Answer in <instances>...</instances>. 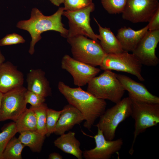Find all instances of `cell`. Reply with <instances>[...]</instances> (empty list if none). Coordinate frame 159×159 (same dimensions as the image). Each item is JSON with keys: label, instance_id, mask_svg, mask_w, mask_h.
<instances>
[{"label": "cell", "instance_id": "28", "mask_svg": "<svg viewBox=\"0 0 159 159\" xmlns=\"http://www.w3.org/2000/svg\"><path fill=\"white\" fill-rule=\"evenodd\" d=\"M92 3V0H64V11H74L84 8Z\"/></svg>", "mask_w": 159, "mask_h": 159}, {"label": "cell", "instance_id": "5", "mask_svg": "<svg viewBox=\"0 0 159 159\" xmlns=\"http://www.w3.org/2000/svg\"><path fill=\"white\" fill-rule=\"evenodd\" d=\"M132 112L130 99L129 97L124 98L113 107L105 110L95 126L102 131L106 140H113L118 126L130 116Z\"/></svg>", "mask_w": 159, "mask_h": 159}, {"label": "cell", "instance_id": "7", "mask_svg": "<svg viewBox=\"0 0 159 159\" xmlns=\"http://www.w3.org/2000/svg\"><path fill=\"white\" fill-rule=\"evenodd\" d=\"M142 65L132 53L124 51L117 54H106L99 66L101 70L124 72L144 81L145 80L141 74Z\"/></svg>", "mask_w": 159, "mask_h": 159}, {"label": "cell", "instance_id": "32", "mask_svg": "<svg viewBox=\"0 0 159 159\" xmlns=\"http://www.w3.org/2000/svg\"><path fill=\"white\" fill-rule=\"evenodd\" d=\"M62 156L59 153L53 152L50 154L49 155V159H62Z\"/></svg>", "mask_w": 159, "mask_h": 159}, {"label": "cell", "instance_id": "16", "mask_svg": "<svg viewBox=\"0 0 159 159\" xmlns=\"http://www.w3.org/2000/svg\"><path fill=\"white\" fill-rule=\"evenodd\" d=\"M62 110L54 133L57 135L65 133L75 125L79 124L85 120L81 112L70 104L65 106Z\"/></svg>", "mask_w": 159, "mask_h": 159}, {"label": "cell", "instance_id": "22", "mask_svg": "<svg viewBox=\"0 0 159 159\" xmlns=\"http://www.w3.org/2000/svg\"><path fill=\"white\" fill-rule=\"evenodd\" d=\"M15 122L17 132L26 131H36V118L33 110L26 108Z\"/></svg>", "mask_w": 159, "mask_h": 159}, {"label": "cell", "instance_id": "35", "mask_svg": "<svg viewBox=\"0 0 159 159\" xmlns=\"http://www.w3.org/2000/svg\"><path fill=\"white\" fill-rule=\"evenodd\" d=\"M3 93L1 92L0 91V107H1V100L2 99V97L3 96Z\"/></svg>", "mask_w": 159, "mask_h": 159}, {"label": "cell", "instance_id": "26", "mask_svg": "<svg viewBox=\"0 0 159 159\" xmlns=\"http://www.w3.org/2000/svg\"><path fill=\"white\" fill-rule=\"evenodd\" d=\"M127 0H101L105 9L109 14L122 13Z\"/></svg>", "mask_w": 159, "mask_h": 159}, {"label": "cell", "instance_id": "23", "mask_svg": "<svg viewBox=\"0 0 159 159\" xmlns=\"http://www.w3.org/2000/svg\"><path fill=\"white\" fill-rule=\"evenodd\" d=\"M25 147L18 138H12L6 145L2 154V159H21V153Z\"/></svg>", "mask_w": 159, "mask_h": 159}, {"label": "cell", "instance_id": "19", "mask_svg": "<svg viewBox=\"0 0 159 159\" xmlns=\"http://www.w3.org/2000/svg\"><path fill=\"white\" fill-rule=\"evenodd\" d=\"M94 19L99 28V34L97 35V39L100 40V44L106 54H117L124 51L110 29L102 27L95 18Z\"/></svg>", "mask_w": 159, "mask_h": 159}, {"label": "cell", "instance_id": "14", "mask_svg": "<svg viewBox=\"0 0 159 159\" xmlns=\"http://www.w3.org/2000/svg\"><path fill=\"white\" fill-rule=\"evenodd\" d=\"M24 74L17 67L7 61L0 64V91L3 93L23 86Z\"/></svg>", "mask_w": 159, "mask_h": 159}, {"label": "cell", "instance_id": "21", "mask_svg": "<svg viewBox=\"0 0 159 159\" xmlns=\"http://www.w3.org/2000/svg\"><path fill=\"white\" fill-rule=\"evenodd\" d=\"M18 138L24 146L34 152L40 153L45 138L36 131H26L20 132Z\"/></svg>", "mask_w": 159, "mask_h": 159}, {"label": "cell", "instance_id": "25", "mask_svg": "<svg viewBox=\"0 0 159 159\" xmlns=\"http://www.w3.org/2000/svg\"><path fill=\"white\" fill-rule=\"evenodd\" d=\"M17 132L15 122L9 124L0 133V159H2V154L8 143Z\"/></svg>", "mask_w": 159, "mask_h": 159}, {"label": "cell", "instance_id": "1", "mask_svg": "<svg viewBox=\"0 0 159 159\" xmlns=\"http://www.w3.org/2000/svg\"><path fill=\"white\" fill-rule=\"evenodd\" d=\"M60 92L70 104L78 110L83 115L84 127L90 130L96 120L106 110L105 100L98 98L80 87L72 88L60 81L58 85Z\"/></svg>", "mask_w": 159, "mask_h": 159}, {"label": "cell", "instance_id": "8", "mask_svg": "<svg viewBox=\"0 0 159 159\" xmlns=\"http://www.w3.org/2000/svg\"><path fill=\"white\" fill-rule=\"evenodd\" d=\"M95 9L92 3L88 6L74 11H64L62 15L68 19L69 29L67 38L78 35H83L96 41L97 34H95L90 24V16Z\"/></svg>", "mask_w": 159, "mask_h": 159}, {"label": "cell", "instance_id": "6", "mask_svg": "<svg viewBox=\"0 0 159 159\" xmlns=\"http://www.w3.org/2000/svg\"><path fill=\"white\" fill-rule=\"evenodd\" d=\"M74 59L91 65L100 66L106 54L98 41L83 35L67 38Z\"/></svg>", "mask_w": 159, "mask_h": 159}, {"label": "cell", "instance_id": "30", "mask_svg": "<svg viewBox=\"0 0 159 159\" xmlns=\"http://www.w3.org/2000/svg\"><path fill=\"white\" fill-rule=\"evenodd\" d=\"M25 42V40L20 35L13 33L8 34L0 40V46L11 45Z\"/></svg>", "mask_w": 159, "mask_h": 159}, {"label": "cell", "instance_id": "4", "mask_svg": "<svg viewBox=\"0 0 159 159\" xmlns=\"http://www.w3.org/2000/svg\"><path fill=\"white\" fill-rule=\"evenodd\" d=\"M132 102L131 116L135 120V130L132 145L129 153L132 155L134 145L138 136L150 127L159 123V104L141 101L130 96Z\"/></svg>", "mask_w": 159, "mask_h": 159}, {"label": "cell", "instance_id": "34", "mask_svg": "<svg viewBox=\"0 0 159 159\" xmlns=\"http://www.w3.org/2000/svg\"><path fill=\"white\" fill-rule=\"evenodd\" d=\"M5 60V57L2 54L0 49V64L4 62Z\"/></svg>", "mask_w": 159, "mask_h": 159}, {"label": "cell", "instance_id": "15", "mask_svg": "<svg viewBox=\"0 0 159 159\" xmlns=\"http://www.w3.org/2000/svg\"><path fill=\"white\" fill-rule=\"evenodd\" d=\"M116 76L125 91L128 92V96L141 101L159 104V97L150 93L143 84L125 75L116 74Z\"/></svg>", "mask_w": 159, "mask_h": 159}, {"label": "cell", "instance_id": "11", "mask_svg": "<svg viewBox=\"0 0 159 159\" xmlns=\"http://www.w3.org/2000/svg\"><path fill=\"white\" fill-rule=\"evenodd\" d=\"M61 67L62 69L71 75L74 85L78 87L88 84L101 70L100 68L77 60L67 54L62 59Z\"/></svg>", "mask_w": 159, "mask_h": 159}, {"label": "cell", "instance_id": "24", "mask_svg": "<svg viewBox=\"0 0 159 159\" xmlns=\"http://www.w3.org/2000/svg\"><path fill=\"white\" fill-rule=\"evenodd\" d=\"M31 107L33 110L36 117L37 122L36 131L44 136L47 133L46 128V111L48 108L44 103L36 107Z\"/></svg>", "mask_w": 159, "mask_h": 159}, {"label": "cell", "instance_id": "29", "mask_svg": "<svg viewBox=\"0 0 159 159\" xmlns=\"http://www.w3.org/2000/svg\"><path fill=\"white\" fill-rule=\"evenodd\" d=\"M25 98L27 104L29 103L31 107H38L44 103L45 97L27 90L25 94Z\"/></svg>", "mask_w": 159, "mask_h": 159}, {"label": "cell", "instance_id": "12", "mask_svg": "<svg viewBox=\"0 0 159 159\" xmlns=\"http://www.w3.org/2000/svg\"><path fill=\"white\" fill-rule=\"evenodd\" d=\"M159 42V29L148 31L132 52L142 65L156 66L159 59L155 54V49Z\"/></svg>", "mask_w": 159, "mask_h": 159}, {"label": "cell", "instance_id": "10", "mask_svg": "<svg viewBox=\"0 0 159 159\" xmlns=\"http://www.w3.org/2000/svg\"><path fill=\"white\" fill-rule=\"evenodd\" d=\"M159 9L158 0H127L122 17L134 23L149 22Z\"/></svg>", "mask_w": 159, "mask_h": 159}, {"label": "cell", "instance_id": "31", "mask_svg": "<svg viewBox=\"0 0 159 159\" xmlns=\"http://www.w3.org/2000/svg\"><path fill=\"white\" fill-rule=\"evenodd\" d=\"M148 22L147 25L148 31H153L159 29V9Z\"/></svg>", "mask_w": 159, "mask_h": 159}, {"label": "cell", "instance_id": "18", "mask_svg": "<svg viewBox=\"0 0 159 159\" xmlns=\"http://www.w3.org/2000/svg\"><path fill=\"white\" fill-rule=\"evenodd\" d=\"M148 31L147 25L137 31L125 26L118 30L116 37L124 51L132 52Z\"/></svg>", "mask_w": 159, "mask_h": 159}, {"label": "cell", "instance_id": "27", "mask_svg": "<svg viewBox=\"0 0 159 159\" xmlns=\"http://www.w3.org/2000/svg\"><path fill=\"white\" fill-rule=\"evenodd\" d=\"M62 110L56 111L47 108L46 111V136L49 137L54 133L55 127Z\"/></svg>", "mask_w": 159, "mask_h": 159}, {"label": "cell", "instance_id": "20", "mask_svg": "<svg viewBox=\"0 0 159 159\" xmlns=\"http://www.w3.org/2000/svg\"><path fill=\"white\" fill-rule=\"evenodd\" d=\"M75 135V133L72 131L61 135L54 140V144L65 153L72 155L78 159H82L83 151L80 148V143Z\"/></svg>", "mask_w": 159, "mask_h": 159}, {"label": "cell", "instance_id": "33", "mask_svg": "<svg viewBox=\"0 0 159 159\" xmlns=\"http://www.w3.org/2000/svg\"><path fill=\"white\" fill-rule=\"evenodd\" d=\"M50 2L54 5L59 6L62 3H64V0H49Z\"/></svg>", "mask_w": 159, "mask_h": 159}, {"label": "cell", "instance_id": "2", "mask_svg": "<svg viewBox=\"0 0 159 159\" xmlns=\"http://www.w3.org/2000/svg\"><path fill=\"white\" fill-rule=\"evenodd\" d=\"M64 11V7H60L53 14L46 16L43 15L38 9H32L30 18L27 20L19 21L16 27L27 31L30 34L32 40L29 53L33 54L36 43L42 38L41 34L44 32L53 30L59 32L63 37L67 38L68 31L64 27L62 22V16Z\"/></svg>", "mask_w": 159, "mask_h": 159}, {"label": "cell", "instance_id": "9", "mask_svg": "<svg viewBox=\"0 0 159 159\" xmlns=\"http://www.w3.org/2000/svg\"><path fill=\"white\" fill-rule=\"evenodd\" d=\"M23 86L3 93L0 110V121L11 120L15 122L27 108Z\"/></svg>", "mask_w": 159, "mask_h": 159}, {"label": "cell", "instance_id": "17", "mask_svg": "<svg viewBox=\"0 0 159 159\" xmlns=\"http://www.w3.org/2000/svg\"><path fill=\"white\" fill-rule=\"evenodd\" d=\"M26 81L28 90L45 98L51 95L49 82L41 69L30 70L27 74Z\"/></svg>", "mask_w": 159, "mask_h": 159}, {"label": "cell", "instance_id": "13", "mask_svg": "<svg viewBox=\"0 0 159 159\" xmlns=\"http://www.w3.org/2000/svg\"><path fill=\"white\" fill-rule=\"evenodd\" d=\"M97 135L93 136L96 146L93 149L83 151V157L86 159H109L121 148L123 139L108 140L105 138L102 131L97 128Z\"/></svg>", "mask_w": 159, "mask_h": 159}, {"label": "cell", "instance_id": "3", "mask_svg": "<svg viewBox=\"0 0 159 159\" xmlns=\"http://www.w3.org/2000/svg\"><path fill=\"white\" fill-rule=\"evenodd\" d=\"M87 91L96 97L116 103L122 99L125 90L116 74L105 70L88 83Z\"/></svg>", "mask_w": 159, "mask_h": 159}]
</instances>
